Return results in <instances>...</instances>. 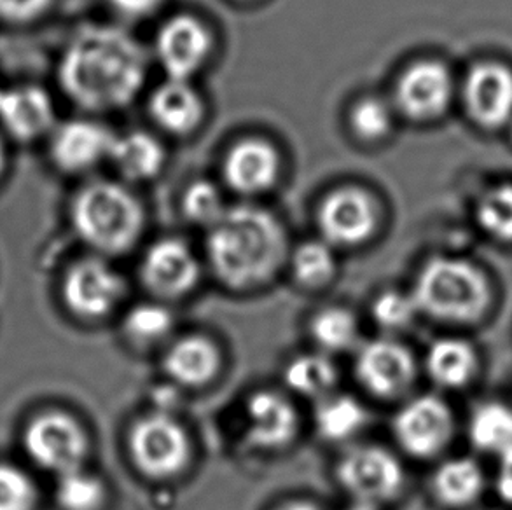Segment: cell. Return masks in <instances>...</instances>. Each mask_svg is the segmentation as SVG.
<instances>
[{
    "instance_id": "cell-1",
    "label": "cell",
    "mask_w": 512,
    "mask_h": 510,
    "mask_svg": "<svg viewBox=\"0 0 512 510\" xmlns=\"http://www.w3.org/2000/svg\"><path fill=\"white\" fill-rule=\"evenodd\" d=\"M146 79V56L130 35L112 27L88 28L74 37L60 62L63 91L90 111L130 104Z\"/></svg>"
},
{
    "instance_id": "cell-2",
    "label": "cell",
    "mask_w": 512,
    "mask_h": 510,
    "mask_svg": "<svg viewBox=\"0 0 512 510\" xmlns=\"http://www.w3.org/2000/svg\"><path fill=\"white\" fill-rule=\"evenodd\" d=\"M215 275L231 289H256L270 282L287 257V238L275 215L257 207L224 212L208 236Z\"/></svg>"
},
{
    "instance_id": "cell-3",
    "label": "cell",
    "mask_w": 512,
    "mask_h": 510,
    "mask_svg": "<svg viewBox=\"0 0 512 510\" xmlns=\"http://www.w3.org/2000/svg\"><path fill=\"white\" fill-rule=\"evenodd\" d=\"M418 310L444 324H476L492 306V285L472 262L436 257L423 266L413 290Z\"/></svg>"
},
{
    "instance_id": "cell-4",
    "label": "cell",
    "mask_w": 512,
    "mask_h": 510,
    "mask_svg": "<svg viewBox=\"0 0 512 510\" xmlns=\"http://www.w3.org/2000/svg\"><path fill=\"white\" fill-rule=\"evenodd\" d=\"M72 222L79 236L104 254H123L139 240L144 212L139 200L114 182H93L77 194Z\"/></svg>"
},
{
    "instance_id": "cell-5",
    "label": "cell",
    "mask_w": 512,
    "mask_h": 510,
    "mask_svg": "<svg viewBox=\"0 0 512 510\" xmlns=\"http://www.w3.org/2000/svg\"><path fill=\"white\" fill-rule=\"evenodd\" d=\"M25 449L37 467L60 477L83 469L88 455V435L69 414L49 411L30 421L25 432Z\"/></svg>"
},
{
    "instance_id": "cell-6",
    "label": "cell",
    "mask_w": 512,
    "mask_h": 510,
    "mask_svg": "<svg viewBox=\"0 0 512 510\" xmlns=\"http://www.w3.org/2000/svg\"><path fill=\"white\" fill-rule=\"evenodd\" d=\"M133 462L146 476L165 479L179 474L189 458L184 428L165 414H151L130 432Z\"/></svg>"
},
{
    "instance_id": "cell-7",
    "label": "cell",
    "mask_w": 512,
    "mask_h": 510,
    "mask_svg": "<svg viewBox=\"0 0 512 510\" xmlns=\"http://www.w3.org/2000/svg\"><path fill=\"white\" fill-rule=\"evenodd\" d=\"M455 97L450 69L437 60L409 65L395 84V105L413 121H434L444 116Z\"/></svg>"
},
{
    "instance_id": "cell-8",
    "label": "cell",
    "mask_w": 512,
    "mask_h": 510,
    "mask_svg": "<svg viewBox=\"0 0 512 510\" xmlns=\"http://www.w3.org/2000/svg\"><path fill=\"white\" fill-rule=\"evenodd\" d=\"M465 111L483 130H500L512 123V69L497 60L472 65L462 86Z\"/></svg>"
},
{
    "instance_id": "cell-9",
    "label": "cell",
    "mask_w": 512,
    "mask_h": 510,
    "mask_svg": "<svg viewBox=\"0 0 512 510\" xmlns=\"http://www.w3.org/2000/svg\"><path fill=\"white\" fill-rule=\"evenodd\" d=\"M453 428L455 421L450 407L436 395L409 400L394 421L397 442L416 458H430L448 448Z\"/></svg>"
},
{
    "instance_id": "cell-10",
    "label": "cell",
    "mask_w": 512,
    "mask_h": 510,
    "mask_svg": "<svg viewBox=\"0 0 512 510\" xmlns=\"http://www.w3.org/2000/svg\"><path fill=\"white\" fill-rule=\"evenodd\" d=\"M338 479L357 502L376 505L402 490L404 470L395 456L374 446L350 451L338 465Z\"/></svg>"
},
{
    "instance_id": "cell-11",
    "label": "cell",
    "mask_w": 512,
    "mask_h": 510,
    "mask_svg": "<svg viewBox=\"0 0 512 510\" xmlns=\"http://www.w3.org/2000/svg\"><path fill=\"white\" fill-rule=\"evenodd\" d=\"M319 226L327 243L355 247L376 231L378 208L373 198L359 187H341L322 203Z\"/></svg>"
},
{
    "instance_id": "cell-12",
    "label": "cell",
    "mask_w": 512,
    "mask_h": 510,
    "mask_svg": "<svg viewBox=\"0 0 512 510\" xmlns=\"http://www.w3.org/2000/svg\"><path fill=\"white\" fill-rule=\"evenodd\" d=\"M125 283L114 269L98 259L77 262L63 282V297L77 317L100 318L116 308Z\"/></svg>"
},
{
    "instance_id": "cell-13",
    "label": "cell",
    "mask_w": 512,
    "mask_h": 510,
    "mask_svg": "<svg viewBox=\"0 0 512 510\" xmlns=\"http://www.w3.org/2000/svg\"><path fill=\"white\" fill-rule=\"evenodd\" d=\"M357 378L376 397H399L408 392L416 378L413 353L392 339L371 341L357 357Z\"/></svg>"
},
{
    "instance_id": "cell-14",
    "label": "cell",
    "mask_w": 512,
    "mask_h": 510,
    "mask_svg": "<svg viewBox=\"0 0 512 510\" xmlns=\"http://www.w3.org/2000/svg\"><path fill=\"white\" fill-rule=\"evenodd\" d=\"M212 39L207 28L193 16H173L158 32L156 55L168 79L187 81L207 62Z\"/></svg>"
},
{
    "instance_id": "cell-15",
    "label": "cell",
    "mask_w": 512,
    "mask_h": 510,
    "mask_svg": "<svg viewBox=\"0 0 512 510\" xmlns=\"http://www.w3.org/2000/svg\"><path fill=\"white\" fill-rule=\"evenodd\" d=\"M200 278V266L191 249L179 240H161L147 250L142 280L161 297L186 296Z\"/></svg>"
},
{
    "instance_id": "cell-16",
    "label": "cell",
    "mask_w": 512,
    "mask_h": 510,
    "mask_svg": "<svg viewBox=\"0 0 512 510\" xmlns=\"http://www.w3.org/2000/svg\"><path fill=\"white\" fill-rule=\"evenodd\" d=\"M114 138L104 126L91 121H70L55 131L51 154L67 172H84L111 158Z\"/></svg>"
},
{
    "instance_id": "cell-17",
    "label": "cell",
    "mask_w": 512,
    "mask_h": 510,
    "mask_svg": "<svg viewBox=\"0 0 512 510\" xmlns=\"http://www.w3.org/2000/svg\"><path fill=\"white\" fill-rule=\"evenodd\" d=\"M278 173L280 156L264 140H243L224 161V179L236 193H264L277 182Z\"/></svg>"
},
{
    "instance_id": "cell-18",
    "label": "cell",
    "mask_w": 512,
    "mask_h": 510,
    "mask_svg": "<svg viewBox=\"0 0 512 510\" xmlns=\"http://www.w3.org/2000/svg\"><path fill=\"white\" fill-rule=\"evenodd\" d=\"M298 432V413L289 400L275 392H257L247 402V434L264 449L287 446Z\"/></svg>"
},
{
    "instance_id": "cell-19",
    "label": "cell",
    "mask_w": 512,
    "mask_h": 510,
    "mask_svg": "<svg viewBox=\"0 0 512 510\" xmlns=\"http://www.w3.org/2000/svg\"><path fill=\"white\" fill-rule=\"evenodd\" d=\"M0 123L14 137L32 140L53 128L55 107L39 88L0 91Z\"/></svg>"
},
{
    "instance_id": "cell-20",
    "label": "cell",
    "mask_w": 512,
    "mask_h": 510,
    "mask_svg": "<svg viewBox=\"0 0 512 510\" xmlns=\"http://www.w3.org/2000/svg\"><path fill=\"white\" fill-rule=\"evenodd\" d=\"M154 121L170 133H189L200 125L203 104L198 93L187 81L168 79L151 97Z\"/></svg>"
},
{
    "instance_id": "cell-21",
    "label": "cell",
    "mask_w": 512,
    "mask_h": 510,
    "mask_svg": "<svg viewBox=\"0 0 512 510\" xmlns=\"http://www.w3.org/2000/svg\"><path fill=\"white\" fill-rule=\"evenodd\" d=\"M425 367L437 386L457 390L469 385L478 374V352L464 339H439L430 346Z\"/></svg>"
},
{
    "instance_id": "cell-22",
    "label": "cell",
    "mask_w": 512,
    "mask_h": 510,
    "mask_svg": "<svg viewBox=\"0 0 512 510\" xmlns=\"http://www.w3.org/2000/svg\"><path fill=\"white\" fill-rule=\"evenodd\" d=\"M219 366L221 355L214 343L200 336L180 339L165 357V371L187 386H201L214 380Z\"/></svg>"
},
{
    "instance_id": "cell-23",
    "label": "cell",
    "mask_w": 512,
    "mask_h": 510,
    "mask_svg": "<svg viewBox=\"0 0 512 510\" xmlns=\"http://www.w3.org/2000/svg\"><path fill=\"white\" fill-rule=\"evenodd\" d=\"M432 490L441 504L462 509L481 497L485 490V476L471 458H453L436 470L432 477Z\"/></svg>"
},
{
    "instance_id": "cell-24",
    "label": "cell",
    "mask_w": 512,
    "mask_h": 510,
    "mask_svg": "<svg viewBox=\"0 0 512 510\" xmlns=\"http://www.w3.org/2000/svg\"><path fill=\"white\" fill-rule=\"evenodd\" d=\"M111 159L126 179L147 180L160 172L165 163V151L153 135L133 131L125 137L114 138Z\"/></svg>"
},
{
    "instance_id": "cell-25",
    "label": "cell",
    "mask_w": 512,
    "mask_h": 510,
    "mask_svg": "<svg viewBox=\"0 0 512 510\" xmlns=\"http://www.w3.org/2000/svg\"><path fill=\"white\" fill-rule=\"evenodd\" d=\"M472 446L486 455L512 453V407L502 402H486L474 409L469 421Z\"/></svg>"
},
{
    "instance_id": "cell-26",
    "label": "cell",
    "mask_w": 512,
    "mask_h": 510,
    "mask_svg": "<svg viewBox=\"0 0 512 510\" xmlns=\"http://www.w3.org/2000/svg\"><path fill=\"white\" fill-rule=\"evenodd\" d=\"M315 421L320 435L327 441H346L364 427L366 411L348 395L326 397L317 407Z\"/></svg>"
},
{
    "instance_id": "cell-27",
    "label": "cell",
    "mask_w": 512,
    "mask_h": 510,
    "mask_svg": "<svg viewBox=\"0 0 512 510\" xmlns=\"http://www.w3.org/2000/svg\"><path fill=\"white\" fill-rule=\"evenodd\" d=\"M476 221L495 242L512 245V184H495L481 194Z\"/></svg>"
},
{
    "instance_id": "cell-28",
    "label": "cell",
    "mask_w": 512,
    "mask_h": 510,
    "mask_svg": "<svg viewBox=\"0 0 512 510\" xmlns=\"http://www.w3.org/2000/svg\"><path fill=\"white\" fill-rule=\"evenodd\" d=\"M338 380L336 367L324 355H303L285 369V381L294 392L324 399Z\"/></svg>"
},
{
    "instance_id": "cell-29",
    "label": "cell",
    "mask_w": 512,
    "mask_h": 510,
    "mask_svg": "<svg viewBox=\"0 0 512 510\" xmlns=\"http://www.w3.org/2000/svg\"><path fill=\"white\" fill-rule=\"evenodd\" d=\"M56 502L63 510H100L105 502L104 483L84 469L72 470L58 479Z\"/></svg>"
},
{
    "instance_id": "cell-30",
    "label": "cell",
    "mask_w": 512,
    "mask_h": 510,
    "mask_svg": "<svg viewBox=\"0 0 512 510\" xmlns=\"http://www.w3.org/2000/svg\"><path fill=\"white\" fill-rule=\"evenodd\" d=\"M312 334L327 352H345L357 343L359 324L352 311L327 308L313 318Z\"/></svg>"
},
{
    "instance_id": "cell-31",
    "label": "cell",
    "mask_w": 512,
    "mask_h": 510,
    "mask_svg": "<svg viewBox=\"0 0 512 510\" xmlns=\"http://www.w3.org/2000/svg\"><path fill=\"white\" fill-rule=\"evenodd\" d=\"M294 276L308 289H320L336 275V259L327 242L303 243L292 257Z\"/></svg>"
},
{
    "instance_id": "cell-32",
    "label": "cell",
    "mask_w": 512,
    "mask_h": 510,
    "mask_svg": "<svg viewBox=\"0 0 512 510\" xmlns=\"http://www.w3.org/2000/svg\"><path fill=\"white\" fill-rule=\"evenodd\" d=\"M172 313L160 304H139L125 320V331L140 343H153L165 338L172 331Z\"/></svg>"
},
{
    "instance_id": "cell-33",
    "label": "cell",
    "mask_w": 512,
    "mask_h": 510,
    "mask_svg": "<svg viewBox=\"0 0 512 510\" xmlns=\"http://www.w3.org/2000/svg\"><path fill=\"white\" fill-rule=\"evenodd\" d=\"M184 214L189 221L201 226H214L221 219L226 208L222 203L221 191L212 182H194L184 194Z\"/></svg>"
},
{
    "instance_id": "cell-34",
    "label": "cell",
    "mask_w": 512,
    "mask_h": 510,
    "mask_svg": "<svg viewBox=\"0 0 512 510\" xmlns=\"http://www.w3.org/2000/svg\"><path fill=\"white\" fill-rule=\"evenodd\" d=\"M392 109L385 100L369 97L357 102L352 109L350 123L355 135L364 140H378L387 135L392 128Z\"/></svg>"
},
{
    "instance_id": "cell-35",
    "label": "cell",
    "mask_w": 512,
    "mask_h": 510,
    "mask_svg": "<svg viewBox=\"0 0 512 510\" xmlns=\"http://www.w3.org/2000/svg\"><path fill=\"white\" fill-rule=\"evenodd\" d=\"M37 490L30 477L9 463H0V510H34Z\"/></svg>"
},
{
    "instance_id": "cell-36",
    "label": "cell",
    "mask_w": 512,
    "mask_h": 510,
    "mask_svg": "<svg viewBox=\"0 0 512 510\" xmlns=\"http://www.w3.org/2000/svg\"><path fill=\"white\" fill-rule=\"evenodd\" d=\"M418 310L413 294H402L397 290L383 292L373 304V317L383 329L399 331L406 329L415 320Z\"/></svg>"
},
{
    "instance_id": "cell-37",
    "label": "cell",
    "mask_w": 512,
    "mask_h": 510,
    "mask_svg": "<svg viewBox=\"0 0 512 510\" xmlns=\"http://www.w3.org/2000/svg\"><path fill=\"white\" fill-rule=\"evenodd\" d=\"M51 0H0V16L9 21H30L48 9Z\"/></svg>"
},
{
    "instance_id": "cell-38",
    "label": "cell",
    "mask_w": 512,
    "mask_h": 510,
    "mask_svg": "<svg viewBox=\"0 0 512 510\" xmlns=\"http://www.w3.org/2000/svg\"><path fill=\"white\" fill-rule=\"evenodd\" d=\"M163 0H111L112 7L130 18H144L154 13Z\"/></svg>"
},
{
    "instance_id": "cell-39",
    "label": "cell",
    "mask_w": 512,
    "mask_h": 510,
    "mask_svg": "<svg viewBox=\"0 0 512 510\" xmlns=\"http://www.w3.org/2000/svg\"><path fill=\"white\" fill-rule=\"evenodd\" d=\"M497 493L500 498L512 505V453L499 458V470H497V479H495Z\"/></svg>"
},
{
    "instance_id": "cell-40",
    "label": "cell",
    "mask_w": 512,
    "mask_h": 510,
    "mask_svg": "<svg viewBox=\"0 0 512 510\" xmlns=\"http://www.w3.org/2000/svg\"><path fill=\"white\" fill-rule=\"evenodd\" d=\"M278 510H320L319 507H315L312 504H306V502H298V504H289Z\"/></svg>"
},
{
    "instance_id": "cell-41",
    "label": "cell",
    "mask_w": 512,
    "mask_h": 510,
    "mask_svg": "<svg viewBox=\"0 0 512 510\" xmlns=\"http://www.w3.org/2000/svg\"><path fill=\"white\" fill-rule=\"evenodd\" d=\"M346 510H378L376 509V505L371 504H362V502H357V504L350 507V509Z\"/></svg>"
},
{
    "instance_id": "cell-42",
    "label": "cell",
    "mask_w": 512,
    "mask_h": 510,
    "mask_svg": "<svg viewBox=\"0 0 512 510\" xmlns=\"http://www.w3.org/2000/svg\"><path fill=\"white\" fill-rule=\"evenodd\" d=\"M2 166H4V151H2V145H0V172H2Z\"/></svg>"
},
{
    "instance_id": "cell-43",
    "label": "cell",
    "mask_w": 512,
    "mask_h": 510,
    "mask_svg": "<svg viewBox=\"0 0 512 510\" xmlns=\"http://www.w3.org/2000/svg\"><path fill=\"white\" fill-rule=\"evenodd\" d=\"M509 126H511V140H512V123Z\"/></svg>"
}]
</instances>
